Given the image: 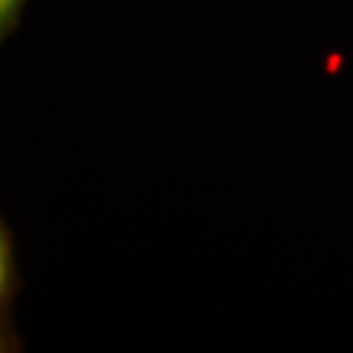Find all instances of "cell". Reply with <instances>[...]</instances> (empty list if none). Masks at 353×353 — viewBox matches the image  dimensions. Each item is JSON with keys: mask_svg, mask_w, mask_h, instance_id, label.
<instances>
[{"mask_svg": "<svg viewBox=\"0 0 353 353\" xmlns=\"http://www.w3.org/2000/svg\"><path fill=\"white\" fill-rule=\"evenodd\" d=\"M0 19H3V16H0Z\"/></svg>", "mask_w": 353, "mask_h": 353, "instance_id": "3957f363", "label": "cell"}, {"mask_svg": "<svg viewBox=\"0 0 353 353\" xmlns=\"http://www.w3.org/2000/svg\"><path fill=\"white\" fill-rule=\"evenodd\" d=\"M13 3H16V0H0V16H6V13L11 11Z\"/></svg>", "mask_w": 353, "mask_h": 353, "instance_id": "7a4b0ae2", "label": "cell"}, {"mask_svg": "<svg viewBox=\"0 0 353 353\" xmlns=\"http://www.w3.org/2000/svg\"><path fill=\"white\" fill-rule=\"evenodd\" d=\"M6 285V249H0V290Z\"/></svg>", "mask_w": 353, "mask_h": 353, "instance_id": "6da1fadb", "label": "cell"}]
</instances>
